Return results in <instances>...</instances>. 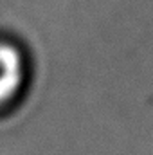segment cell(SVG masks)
<instances>
[{
  "mask_svg": "<svg viewBox=\"0 0 153 155\" xmlns=\"http://www.w3.org/2000/svg\"><path fill=\"white\" fill-rule=\"evenodd\" d=\"M27 67L22 51L5 40H0V112L5 110L22 92Z\"/></svg>",
  "mask_w": 153,
  "mask_h": 155,
  "instance_id": "obj_1",
  "label": "cell"
}]
</instances>
